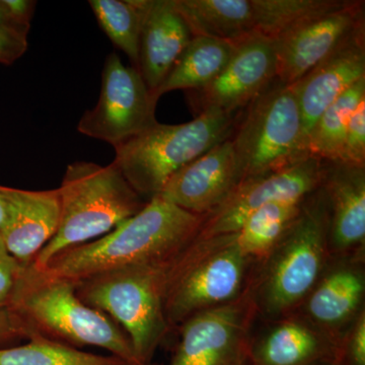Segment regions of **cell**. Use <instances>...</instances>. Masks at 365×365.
I'll use <instances>...</instances> for the list:
<instances>
[{
  "label": "cell",
  "mask_w": 365,
  "mask_h": 365,
  "mask_svg": "<svg viewBox=\"0 0 365 365\" xmlns=\"http://www.w3.org/2000/svg\"><path fill=\"white\" fill-rule=\"evenodd\" d=\"M203 220L157 196L107 235L62 251L40 269L78 284L117 269L165 265L195 239Z\"/></svg>",
  "instance_id": "obj_1"
},
{
  "label": "cell",
  "mask_w": 365,
  "mask_h": 365,
  "mask_svg": "<svg viewBox=\"0 0 365 365\" xmlns=\"http://www.w3.org/2000/svg\"><path fill=\"white\" fill-rule=\"evenodd\" d=\"M328 201L319 187L302 201L299 216L265 258L257 262L249 294L257 319L294 314L323 273L329 248Z\"/></svg>",
  "instance_id": "obj_2"
},
{
  "label": "cell",
  "mask_w": 365,
  "mask_h": 365,
  "mask_svg": "<svg viewBox=\"0 0 365 365\" xmlns=\"http://www.w3.org/2000/svg\"><path fill=\"white\" fill-rule=\"evenodd\" d=\"M78 284L36 267L23 265L7 309L30 333L73 347L102 348L131 365H139L124 331L109 316L79 299ZM29 337V338H30Z\"/></svg>",
  "instance_id": "obj_3"
},
{
  "label": "cell",
  "mask_w": 365,
  "mask_h": 365,
  "mask_svg": "<svg viewBox=\"0 0 365 365\" xmlns=\"http://www.w3.org/2000/svg\"><path fill=\"white\" fill-rule=\"evenodd\" d=\"M256 265L235 234L197 235L165 267L163 309L172 332L197 314L241 299Z\"/></svg>",
  "instance_id": "obj_4"
},
{
  "label": "cell",
  "mask_w": 365,
  "mask_h": 365,
  "mask_svg": "<svg viewBox=\"0 0 365 365\" xmlns=\"http://www.w3.org/2000/svg\"><path fill=\"white\" fill-rule=\"evenodd\" d=\"M60 222L51 241L32 262L44 267L53 257L107 235L138 213L144 201L113 163L74 162L58 189Z\"/></svg>",
  "instance_id": "obj_5"
},
{
  "label": "cell",
  "mask_w": 365,
  "mask_h": 365,
  "mask_svg": "<svg viewBox=\"0 0 365 365\" xmlns=\"http://www.w3.org/2000/svg\"><path fill=\"white\" fill-rule=\"evenodd\" d=\"M234 114L207 109L187 123H158L114 148L112 163L141 198L162 193L170 178L232 137Z\"/></svg>",
  "instance_id": "obj_6"
},
{
  "label": "cell",
  "mask_w": 365,
  "mask_h": 365,
  "mask_svg": "<svg viewBox=\"0 0 365 365\" xmlns=\"http://www.w3.org/2000/svg\"><path fill=\"white\" fill-rule=\"evenodd\" d=\"M168 264L117 269L76 287L79 299L109 316L124 331L139 365L151 364L158 348L172 332L163 309Z\"/></svg>",
  "instance_id": "obj_7"
},
{
  "label": "cell",
  "mask_w": 365,
  "mask_h": 365,
  "mask_svg": "<svg viewBox=\"0 0 365 365\" xmlns=\"http://www.w3.org/2000/svg\"><path fill=\"white\" fill-rule=\"evenodd\" d=\"M230 139L242 182L307 160L302 157L299 101L292 86H269L249 105Z\"/></svg>",
  "instance_id": "obj_8"
},
{
  "label": "cell",
  "mask_w": 365,
  "mask_h": 365,
  "mask_svg": "<svg viewBox=\"0 0 365 365\" xmlns=\"http://www.w3.org/2000/svg\"><path fill=\"white\" fill-rule=\"evenodd\" d=\"M157 104L140 72L111 53L103 69L97 105L83 115L78 131L116 148L158 123Z\"/></svg>",
  "instance_id": "obj_9"
},
{
  "label": "cell",
  "mask_w": 365,
  "mask_h": 365,
  "mask_svg": "<svg viewBox=\"0 0 365 365\" xmlns=\"http://www.w3.org/2000/svg\"><path fill=\"white\" fill-rule=\"evenodd\" d=\"M256 319L249 292L234 302L191 317L176 329L180 339L169 365H250Z\"/></svg>",
  "instance_id": "obj_10"
},
{
  "label": "cell",
  "mask_w": 365,
  "mask_h": 365,
  "mask_svg": "<svg viewBox=\"0 0 365 365\" xmlns=\"http://www.w3.org/2000/svg\"><path fill=\"white\" fill-rule=\"evenodd\" d=\"M325 162L307 158L289 167L245 180L211 212L198 237L235 234L252 213L277 201L300 202L321 187Z\"/></svg>",
  "instance_id": "obj_11"
},
{
  "label": "cell",
  "mask_w": 365,
  "mask_h": 365,
  "mask_svg": "<svg viewBox=\"0 0 365 365\" xmlns=\"http://www.w3.org/2000/svg\"><path fill=\"white\" fill-rule=\"evenodd\" d=\"M365 313V252L331 255L323 273L294 314L304 317L340 346Z\"/></svg>",
  "instance_id": "obj_12"
},
{
  "label": "cell",
  "mask_w": 365,
  "mask_h": 365,
  "mask_svg": "<svg viewBox=\"0 0 365 365\" xmlns=\"http://www.w3.org/2000/svg\"><path fill=\"white\" fill-rule=\"evenodd\" d=\"M364 1L348 0L344 6L309 19L273 40L277 78L294 85L328 58L364 24Z\"/></svg>",
  "instance_id": "obj_13"
},
{
  "label": "cell",
  "mask_w": 365,
  "mask_h": 365,
  "mask_svg": "<svg viewBox=\"0 0 365 365\" xmlns=\"http://www.w3.org/2000/svg\"><path fill=\"white\" fill-rule=\"evenodd\" d=\"M276 78L274 41L253 34L235 42L227 66L210 85L192 91L191 101L198 114L207 109L235 114L267 90Z\"/></svg>",
  "instance_id": "obj_14"
},
{
  "label": "cell",
  "mask_w": 365,
  "mask_h": 365,
  "mask_svg": "<svg viewBox=\"0 0 365 365\" xmlns=\"http://www.w3.org/2000/svg\"><path fill=\"white\" fill-rule=\"evenodd\" d=\"M364 24L345 43L294 83L302 116V151L321 115L348 88L365 78Z\"/></svg>",
  "instance_id": "obj_15"
},
{
  "label": "cell",
  "mask_w": 365,
  "mask_h": 365,
  "mask_svg": "<svg viewBox=\"0 0 365 365\" xmlns=\"http://www.w3.org/2000/svg\"><path fill=\"white\" fill-rule=\"evenodd\" d=\"M241 182L234 146L228 138L178 170L158 196L188 212L205 215Z\"/></svg>",
  "instance_id": "obj_16"
},
{
  "label": "cell",
  "mask_w": 365,
  "mask_h": 365,
  "mask_svg": "<svg viewBox=\"0 0 365 365\" xmlns=\"http://www.w3.org/2000/svg\"><path fill=\"white\" fill-rule=\"evenodd\" d=\"M0 195L4 202L0 237L11 256L28 265L58 230V190L32 191L0 185Z\"/></svg>",
  "instance_id": "obj_17"
},
{
  "label": "cell",
  "mask_w": 365,
  "mask_h": 365,
  "mask_svg": "<svg viewBox=\"0 0 365 365\" xmlns=\"http://www.w3.org/2000/svg\"><path fill=\"white\" fill-rule=\"evenodd\" d=\"M252 333L250 365H319L337 361L339 345L299 314L264 322Z\"/></svg>",
  "instance_id": "obj_18"
},
{
  "label": "cell",
  "mask_w": 365,
  "mask_h": 365,
  "mask_svg": "<svg viewBox=\"0 0 365 365\" xmlns=\"http://www.w3.org/2000/svg\"><path fill=\"white\" fill-rule=\"evenodd\" d=\"M321 188L328 201L331 255L365 252V167L327 163Z\"/></svg>",
  "instance_id": "obj_19"
},
{
  "label": "cell",
  "mask_w": 365,
  "mask_h": 365,
  "mask_svg": "<svg viewBox=\"0 0 365 365\" xmlns=\"http://www.w3.org/2000/svg\"><path fill=\"white\" fill-rule=\"evenodd\" d=\"M192 38L173 0H150L141 31L138 71L153 97Z\"/></svg>",
  "instance_id": "obj_20"
},
{
  "label": "cell",
  "mask_w": 365,
  "mask_h": 365,
  "mask_svg": "<svg viewBox=\"0 0 365 365\" xmlns=\"http://www.w3.org/2000/svg\"><path fill=\"white\" fill-rule=\"evenodd\" d=\"M192 37L235 43L254 34L252 0H173Z\"/></svg>",
  "instance_id": "obj_21"
},
{
  "label": "cell",
  "mask_w": 365,
  "mask_h": 365,
  "mask_svg": "<svg viewBox=\"0 0 365 365\" xmlns=\"http://www.w3.org/2000/svg\"><path fill=\"white\" fill-rule=\"evenodd\" d=\"M235 43L206 37H193L169 76L155 93L160 98L170 91H196L210 85L227 66Z\"/></svg>",
  "instance_id": "obj_22"
},
{
  "label": "cell",
  "mask_w": 365,
  "mask_h": 365,
  "mask_svg": "<svg viewBox=\"0 0 365 365\" xmlns=\"http://www.w3.org/2000/svg\"><path fill=\"white\" fill-rule=\"evenodd\" d=\"M365 98V78L338 98L319 118L307 138L306 158L338 163L350 118Z\"/></svg>",
  "instance_id": "obj_23"
},
{
  "label": "cell",
  "mask_w": 365,
  "mask_h": 365,
  "mask_svg": "<svg viewBox=\"0 0 365 365\" xmlns=\"http://www.w3.org/2000/svg\"><path fill=\"white\" fill-rule=\"evenodd\" d=\"M88 4L98 26L138 71L141 31L150 0H91Z\"/></svg>",
  "instance_id": "obj_24"
},
{
  "label": "cell",
  "mask_w": 365,
  "mask_h": 365,
  "mask_svg": "<svg viewBox=\"0 0 365 365\" xmlns=\"http://www.w3.org/2000/svg\"><path fill=\"white\" fill-rule=\"evenodd\" d=\"M302 201H277L252 213L235 232L242 253L257 262L265 258L299 216Z\"/></svg>",
  "instance_id": "obj_25"
},
{
  "label": "cell",
  "mask_w": 365,
  "mask_h": 365,
  "mask_svg": "<svg viewBox=\"0 0 365 365\" xmlns=\"http://www.w3.org/2000/svg\"><path fill=\"white\" fill-rule=\"evenodd\" d=\"M0 365H131L114 355H98L34 334L26 344L0 347Z\"/></svg>",
  "instance_id": "obj_26"
},
{
  "label": "cell",
  "mask_w": 365,
  "mask_h": 365,
  "mask_svg": "<svg viewBox=\"0 0 365 365\" xmlns=\"http://www.w3.org/2000/svg\"><path fill=\"white\" fill-rule=\"evenodd\" d=\"M348 0H252L254 34L277 39L309 19L344 6Z\"/></svg>",
  "instance_id": "obj_27"
},
{
  "label": "cell",
  "mask_w": 365,
  "mask_h": 365,
  "mask_svg": "<svg viewBox=\"0 0 365 365\" xmlns=\"http://www.w3.org/2000/svg\"><path fill=\"white\" fill-rule=\"evenodd\" d=\"M338 163L365 167V98L350 118Z\"/></svg>",
  "instance_id": "obj_28"
},
{
  "label": "cell",
  "mask_w": 365,
  "mask_h": 365,
  "mask_svg": "<svg viewBox=\"0 0 365 365\" xmlns=\"http://www.w3.org/2000/svg\"><path fill=\"white\" fill-rule=\"evenodd\" d=\"M337 364L365 365V313L353 324L341 340Z\"/></svg>",
  "instance_id": "obj_29"
},
{
  "label": "cell",
  "mask_w": 365,
  "mask_h": 365,
  "mask_svg": "<svg viewBox=\"0 0 365 365\" xmlns=\"http://www.w3.org/2000/svg\"><path fill=\"white\" fill-rule=\"evenodd\" d=\"M30 28L0 25V64L11 66L28 50Z\"/></svg>",
  "instance_id": "obj_30"
},
{
  "label": "cell",
  "mask_w": 365,
  "mask_h": 365,
  "mask_svg": "<svg viewBox=\"0 0 365 365\" xmlns=\"http://www.w3.org/2000/svg\"><path fill=\"white\" fill-rule=\"evenodd\" d=\"M23 265L7 251L0 237V309H7Z\"/></svg>",
  "instance_id": "obj_31"
},
{
  "label": "cell",
  "mask_w": 365,
  "mask_h": 365,
  "mask_svg": "<svg viewBox=\"0 0 365 365\" xmlns=\"http://www.w3.org/2000/svg\"><path fill=\"white\" fill-rule=\"evenodd\" d=\"M30 334L23 322L9 309H0V345L29 339Z\"/></svg>",
  "instance_id": "obj_32"
},
{
  "label": "cell",
  "mask_w": 365,
  "mask_h": 365,
  "mask_svg": "<svg viewBox=\"0 0 365 365\" xmlns=\"http://www.w3.org/2000/svg\"><path fill=\"white\" fill-rule=\"evenodd\" d=\"M0 25L30 28V26L21 25L20 21L14 18L13 13H11V9H9V4H7L6 0H0Z\"/></svg>",
  "instance_id": "obj_33"
},
{
  "label": "cell",
  "mask_w": 365,
  "mask_h": 365,
  "mask_svg": "<svg viewBox=\"0 0 365 365\" xmlns=\"http://www.w3.org/2000/svg\"><path fill=\"white\" fill-rule=\"evenodd\" d=\"M4 220V202L1 195H0V227H1L2 222Z\"/></svg>",
  "instance_id": "obj_34"
},
{
  "label": "cell",
  "mask_w": 365,
  "mask_h": 365,
  "mask_svg": "<svg viewBox=\"0 0 365 365\" xmlns=\"http://www.w3.org/2000/svg\"><path fill=\"white\" fill-rule=\"evenodd\" d=\"M319 365H339L337 364V361H326L323 362V364Z\"/></svg>",
  "instance_id": "obj_35"
}]
</instances>
